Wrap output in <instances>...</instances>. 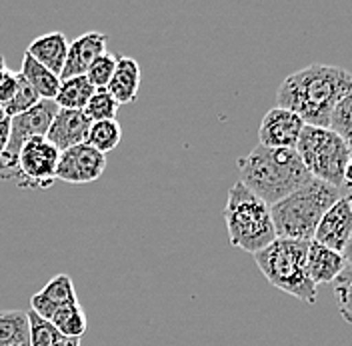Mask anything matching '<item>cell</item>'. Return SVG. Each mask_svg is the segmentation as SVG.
I'll list each match as a JSON object with an SVG mask.
<instances>
[{"mask_svg": "<svg viewBox=\"0 0 352 346\" xmlns=\"http://www.w3.org/2000/svg\"><path fill=\"white\" fill-rule=\"evenodd\" d=\"M351 92L352 72L314 63L286 76L276 92V102L294 112L307 127L330 129L332 112Z\"/></svg>", "mask_w": 352, "mask_h": 346, "instance_id": "1", "label": "cell"}, {"mask_svg": "<svg viewBox=\"0 0 352 346\" xmlns=\"http://www.w3.org/2000/svg\"><path fill=\"white\" fill-rule=\"evenodd\" d=\"M241 180L268 206L298 191L312 178L294 149H268L258 144L239 158Z\"/></svg>", "mask_w": 352, "mask_h": 346, "instance_id": "2", "label": "cell"}, {"mask_svg": "<svg viewBox=\"0 0 352 346\" xmlns=\"http://www.w3.org/2000/svg\"><path fill=\"white\" fill-rule=\"evenodd\" d=\"M340 196V188L310 178L298 191L270 206L276 237L310 242L320 218Z\"/></svg>", "mask_w": 352, "mask_h": 346, "instance_id": "3", "label": "cell"}, {"mask_svg": "<svg viewBox=\"0 0 352 346\" xmlns=\"http://www.w3.org/2000/svg\"><path fill=\"white\" fill-rule=\"evenodd\" d=\"M308 244L310 242L305 240L276 238L254 255V262L274 288L302 303L314 304L318 299V288L307 272Z\"/></svg>", "mask_w": 352, "mask_h": 346, "instance_id": "4", "label": "cell"}, {"mask_svg": "<svg viewBox=\"0 0 352 346\" xmlns=\"http://www.w3.org/2000/svg\"><path fill=\"white\" fill-rule=\"evenodd\" d=\"M224 222L230 244L244 252L256 255L276 240V230L270 206L263 198L250 193L242 182H236L224 206Z\"/></svg>", "mask_w": 352, "mask_h": 346, "instance_id": "5", "label": "cell"}, {"mask_svg": "<svg viewBox=\"0 0 352 346\" xmlns=\"http://www.w3.org/2000/svg\"><path fill=\"white\" fill-rule=\"evenodd\" d=\"M294 151L298 152L312 178L329 182L336 188L342 186L344 169L352 152L334 130L305 127Z\"/></svg>", "mask_w": 352, "mask_h": 346, "instance_id": "6", "label": "cell"}, {"mask_svg": "<svg viewBox=\"0 0 352 346\" xmlns=\"http://www.w3.org/2000/svg\"><path fill=\"white\" fill-rule=\"evenodd\" d=\"M58 156L54 144L46 140V136L30 138L19 152L16 164L2 180H14L21 188H50L56 180Z\"/></svg>", "mask_w": 352, "mask_h": 346, "instance_id": "7", "label": "cell"}, {"mask_svg": "<svg viewBox=\"0 0 352 346\" xmlns=\"http://www.w3.org/2000/svg\"><path fill=\"white\" fill-rule=\"evenodd\" d=\"M58 107L54 100H41L34 109H30L24 114H19L14 118H10V138H8V147L0 158V178L4 174H8L19 158V152L22 147L30 140V138H41L46 136L48 127L52 122V118L56 116Z\"/></svg>", "mask_w": 352, "mask_h": 346, "instance_id": "8", "label": "cell"}, {"mask_svg": "<svg viewBox=\"0 0 352 346\" xmlns=\"http://www.w3.org/2000/svg\"><path fill=\"white\" fill-rule=\"evenodd\" d=\"M107 169V154L85 144L72 147L60 152L58 166H56V180L68 184H88L98 180Z\"/></svg>", "mask_w": 352, "mask_h": 346, "instance_id": "9", "label": "cell"}, {"mask_svg": "<svg viewBox=\"0 0 352 346\" xmlns=\"http://www.w3.org/2000/svg\"><path fill=\"white\" fill-rule=\"evenodd\" d=\"M305 127L307 125L294 112L274 107L264 114L258 129V140L268 149H296Z\"/></svg>", "mask_w": 352, "mask_h": 346, "instance_id": "10", "label": "cell"}, {"mask_svg": "<svg viewBox=\"0 0 352 346\" xmlns=\"http://www.w3.org/2000/svg\"><path fill=\"white\" fill-rule=\"evenodd\" d=\"M352 235V206L346 198H338L324 217L320 218L316 233H314V242L327 246L334 252H344L349 240Z\"/></svg>", "mask_w": 352, "mask_h": 346, "instance_id": "11", "label": "cell"}, {"mask_svg": "<svg viewBox=\"0 0 352 346\" xmlns=\"http://www.w3.org/2000/svg\"><path fill=\"white\" fill-rule=\"evenodd\" d=\"M92 127V120L85 114V110H66L58 109L56 116L52 118L46 140L56 147V151L63 152L85 144L88 138V132Z\"/></svg>", "mask_w": 352, "mask_h": 346, "instance_id": "12", "label": "cell"}, {"mask_svg": "<svg viewBox=\"0 0 352 346\" xmlns=\"http://www.w3.org/2000/svg\"><path fill=\"white\" fill-rule=\"evenodd\" d=\"M107 44H109V36L98 30H90L76 36L68 44V56H66L60 80L72 78V76H87L90 65L100 54L107 52Z\"/></svg>", "mask_w": 352, "mask_h": 346, "instance_id": "13", "label": "cell"}, {"mask_svg": "<svg viewBox=\"0 0 352 346\" xmlns=\"http://www.w3.org/2000/svg\"><path fill=\"white\" fill-rule=\"evenodd\" d=\"M74 301H78L76 290H74V282H72V279L68 274L60 272V274L52 277L50 281L46 282L41 292L32 294L30 310L36 312L41 318L50 323L60 306L74 303Z\"/></svg>", "mask_w": 352, "mask_h": 346, "instance_id": "14", "label": "cell"}, {"mask_svg": "<svg viewBox=\"0 0 352 346\" xmlns=\"http://www.w3.org/2000/svg\"><path fill=\"white\" fill-rule=\"evenodd\" d=\"M68 39L65 32L60 30H52L46 32L43 36H36L32 43L28 44L26 52L41 63L44 68H48L52 74L60 76L63 68H65L66 56H68Z\"/></svg>", "mask_w": 352, "mask_h": 346, "instance_id": "15", "label": "cell"}, {"mask_svg": "<svg viewBox=\"0 0 352 346\" xmlns=\"http://www.w3.org/2000/svg\"><path fill=\"white\" fill-rule=\"evenodd\" d=\"M346 259L340 252H334L327 246L310 240L307 252V272L310 281L318 284H330L344 268H346Z\"/></svg>", "mask_w": 352, "mask_h": 346, "instance_id": "16", "label": "cell"}, {"mask_svg": "<svg viewBox=\"0 0 352 346\" xmlns=\"http://www.w3.org/2000/svg\"><path fill=\"white\" fill-rule=\"evenodd\" d=\"M140 66L131 56H122L118 54V63L114 76L109 83L107 90L110 96L118 102V105H131L138 98V90H140Z\"/></svg>", "mask_w": 352, "mask_h": 346, "instance_id": "17", "label": "cell"}, {"mask_svg": "<svg viewBox=\"0 0 352 346\" xmlns=\"http://www.w3.org/2000/svg\"><path fill=\"white\" fill-rule=\"evenodd\" d=\"M21 72L24 80L38 92V96L43 100H54L58 87H60V76L52 74L48 68H44L41 63H36L28 52H24L22 56Z\"/></svg>", "mask_w": 352, "mask_h": 346, "instance_id": "18", "label": "cell"}, {"mask_svg": "<svg viewBox=\"0 0 352 346\" xmlns=\"http://www.w3.org/2000/svg\"><path fill=\"white\" fill-rule=\"evenodd\" d=\"M0 346H30L26 310H0Z\"/></svg>", "mask_w": 352, "mask_h": 346, "instance_id": "19", "label": "cell"}, {"mask_svg": "<svg viewBox=\"0 0 352 346\" xmlns=\"http://www.w3.org/2000/svg\"><path fill=\"white\" fill-rule=\"evenodd\" d=\"M94 92H96V88L90 85L87 76H72V78L60 80L54 102L58 109L85 110Z\"/></svg>", "mask_w": 352, "mask_h": 346, "instance_id": "20", "label": "cell"}, {"mask_svg": "<svg viewBox=\"0 0 352 346\" xmlns=\"http://www.w3.org/2000/svg\"><path fill=\"white\" fill-rule=\"evenodd\" d=\"M50 323L65 338H76V340H80V336H85L88 328L87 312L78 301L60 306Z\"/></svg>", "mask_w": 352, "mask_h": 346, "instance_id": "21", "label": "cell"}, {"mask_svg": "<svg viewBox=\"0 0 352 346\" xmlns=\"http://www.w3.org/2000/svg\"><path fill=\"white\" fill-rule=\"evenodd\" d=\"M122 140V129L118 120H100V122H92L90 132H88L87 144L96 149L98 152L107 154L114 151Z\"/></svg>", "mask_w": 352, "mask_h": 346, "instance_id": "22", "label": "cell"}, {"mask_svg": "<svg viewBox=\"0 0 352 346\" xmlns=\"http://www.w3.org/2000/svg\"><path fill=\"white\" fill-rule=\"evenodd\" d=\"M41 100L43 98L38 96V92L24 80L21 72H16V92H14L12 100L4 107V112L8 118H14L19 114H24L30 109H34Z\"/></svg>", "mask_w": 352, "mask_h": 346, "instance_id": "23", "label": "cell"}, {"mask_svg": "<svg viewBox=\"0 0 352 346\" xmlns=\"http://www.w3.org/2000/svg\"><path fill=\"white\" fill-rule=\"evenodd\" d=\"M120 109V105L110 96L109 90H96L92 94V98L88 100L85 114L92 122H100V120H116V112Z\"/></svg>", "mask_w": 352, "mask_h": 346, "instance_id": "24", "label": "cell"}, {"mask_svg": "<svg viewBox=\"0 0 352 346\" xmlns=\"http://www.w3.org/2000/svg\"><path fill=\"white\" fill-rule=\"evenodd\" d=\"M28 326H30V346H56L65 338L52 323L41 318L32 310H28Z\"/></svg>", "mask_w": 352, "mask_h": 346, "instance_id": "25", "label": "cell"}, {"mask_svg": "<svg viewBox=\"0 0 352 346\" xmlns=\"http://www.w3.org/2000/svg\"><path fill=\"white\" fill-rule=\"evenodd\" d=\"M338 312L342 314V318L352 325V268L346 266L334 281L330 282Z\"/></svg>", "mask_w": 352, "mask_h": 346, "instance_id": "26", "label": "cell"}, {"mask_svg": "<svg viewBox=\"0 0 352 346\" xmlns=\"http://www.w3.org/2000/svg\"><path fill=\"white\" fill-rule=\"evenodd\" d=\"M116 63H118V54H112L109 50L104 54H100L88 68L87 78L90 80V85L96 90H107L109 83L114 76Z\"/></svg>", "mask_w": 352, "mask_h": 346, "instance_id": "27", "label": "cell"}, {"mask_svg": "<svg viewBox=\"0 0 352 346\" xmlns=\"http://www.w3.org/2000/svg\"><path fill=\"white\" fill-rule=\"evenodd\" d=\"M330 130H334L352 152V92L349 96H344L332 112Z\"/></svg>", "mask_w": 352, "mask_h": 346, "instance_id": "28", "label": "cell"}, {"mask_svg": "<svg viewBox=\"0 0 352 346\" xmlns=\"http://www.w3.org/2000/svg\"><path fill=\"white\" fill-rule=\"evenodd\" d=\"M16 92V72L12 70H2L0 72V107L4 109Z\"/></svg>", "mask_w": 352, "mask_h": 346, "instance_id": "29", "label": "cell"}, {"mask_svg": "<svg viewBox=\"0 0 352 346\" xmlns=\"http://www.w3.org/2000/svg\"><path fill=\"white\" fill-rule=\"evenodd\" d=\"M8 138H10V118L0 122V158H2V154L8 147Z\"/></svg>", "mask_w": 352, "mask_h": 346, "instance_id": "30", "label": "cell"}, {"mask_svg": "<svg viewBox=\"0 0 352 346\" xmlns=\"http://www.w3.org/2000/svg\"><path fill=\"white\" fill-rule=\"evenodd\" d=\"M342 184H352V154L346 162V169H344V182Z\"/></svg>", "mask_w": 352, "mask_h": 346, "instance_id": "31", "label": "cell"}, {"mask_svg": "<svg viewBox=\"0 0 352 346\" xmlns=\"http://www.w3.org/2000/svg\"><path fill=\"white\" fill-rule=\"evenodd\" d=\"M342 257L346 259V264L352 268V235L351 240H349V244H346V248H344V252H342Z\"/></svg>", "mask_w": 352, "mask_h": 346, "instance_id": "32", "label": "cell"}, {"mask_svg": "<svg viewBox=\"0 0 352 346\" xmlns=\"http://www.w3.org/2000/svg\"><path fill=\"white\" fill-rule=\"evenodd\" d=\"M56 346H80V340H76V338H63Z\"/></svg>", "mask_w": 352, "mask_h": 346, "instance_id": "33", "label": "cell"}, {"mask_svg": "<svg viewBox=\"0 0 352 346\" xmlns=\"http://www.w3.org/2000/svg\"><path fill=\"white\" fill-rule=\"evenodd\" d=\"M2 70H6V58H4V54H0V72Z\"/></svg>", "mask_w": 352, "mask_h": 346, "instance_id": "34", "label": "cell"}, {"mask_svg": "<svg viewBox=\"0 0 352 346\" xmlns=\"http://www.w3.org/2000/svg\"><path fill=\"white\" fill-rule=\"evenodd\" d=\"M6 118H8V116H6V112H4V109L0 107V122H2V120H6Z\"/></svg>", "mask_w": 352, "mask_h": 346, "instance_id": "35", "label": "cell"}]
</instances>
